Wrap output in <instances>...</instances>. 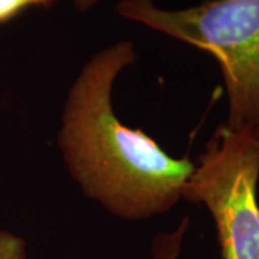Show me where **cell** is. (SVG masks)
I'll return each mask as SVG.
<instances>
[{"instance_id":"1","label":"cell","mask_w":259,"mask_h":259,"mask_svg":"<svg viewBox=\"0 0 259 259\" xmlns=\"http://www.w3.org/2000/svg\"><path fill=\"white\" fill-rule=\"evenodd\" d=\"M134 44L121 40L97 52L69 88L58 147L82 193L124 221H146L179 203L194 163L171 157L141 128L122 124L112 87L134 64Z\"/></svg>"},{"instance_id":"2","label":"cell","mask_w":259,"mask_h":259,"mask_svg":"<svg viewBox=\"0 0 259 259\" xmlns=\"http://www.w3.org/2000/svg\"><path fill=\"white\" fill-rule=\"evenodd\" d=\"M121 18L204 51L218 61L235 131L259 137V0H206L187 9H160L153 0H120Z\"/></svg>"},{"instance_id":"3","label":"cell","mask_w":259,"mask_h":259,"mask_svg":"<svg viewBox=\"0 0 259 259\" xmlns=\"http://www.w3.org/2000/svg\"><path fill=\"white\" fill-rule=\"evenodd\" d=\"M259 137L221 124L182 197L212 216L222 259H259Z\"/></svg>"},{"instance_id":"4","label":"cell","mask_w":259,"mask_h":259,"mask_svg":"<svg viewBox=\"0 0 259 259\" xmlns=\"http://www.w3.org/2000/svg\"><path fill=\"white\" fill-rule=\"evenodd\" d=\"M189 226L190 219L185 216L173 231L158 232L151 242V259L180 258Z\"/></svg>"},{"instance_id":"5","label":"cell","mask_w":259,"mask_h":259,"mask_svg":"<svg viewBox=\"0 0 259 259\" xmlns=\"http://www.w3.org/2000/svg\"><path fill=\"white\" fill-rule=\"evenodd\" d=\"M58 0H0V26L32 8H49Z\"/></svg>"},{"instance_id":"6","label":"cell","mask_w":259,"mask_h":259,"mask_svg":"<svg viewBox=\"0 0 259 259\" xmlns=\"http://www.w3.org/2000/svg\"><path fill=\"white\" fill-rule=\"evenodd\" d=\"M0 259H28L25 239L13 232L0 231Z\"/></svg>"},{"instance_id":"7","label":"cell","mask_w":259,"mask_h":259,"mask_svg":"<svg viewBox=\"0 0 259 259\" xmlns=\"http://www.w3.org/2000/svg\"><path fill=\"white\" fill-rule=\"evenodd\" d=\"M71 2L79 12H88L90 9H93L100 0H71Z\"/></svg>"}]
</instances>
